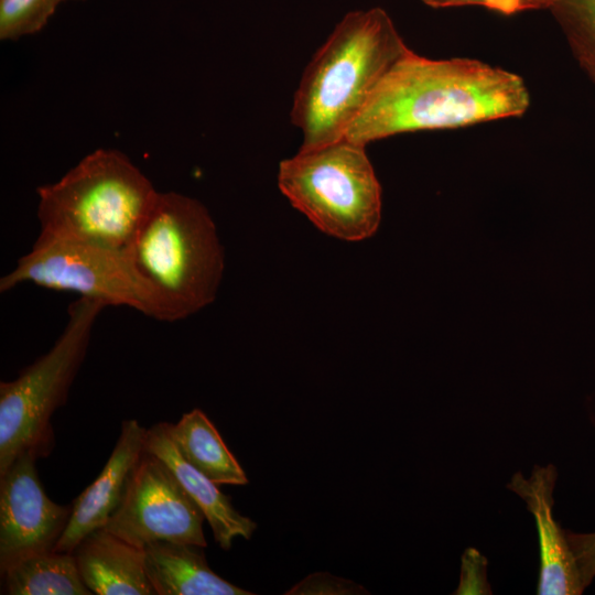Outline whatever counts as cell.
I'll return each instance as SVG.
<instances>
[{
  "mask_svg": "<svg viewBox=\"0 0 595 595\" xmlns=\"http://www.w3.org/2000/svg\"><path fill=\"white\" fill-rule=\"evenodd\" d=\"M529 102L517 74L477 60H431L409 50L378 84L345 139L367 145L403 132L518 117Z\"/></svg>",
  "mask_w": 595,
  "mask_h": 595,
  "instance_id": "obj_1",
  "label": "cell"
},
{
  "mask_svg": "<svg viewBox=\"0 0 595 595\" xmlns=\"http://www.w3.org/2000/svg\"><path fill=\"white\" fill-rule=\"evenodd\" d=\"M410 48L381 8L348 12L307 64L291 121L301 149L345 138L378 84Z\"/></svg>",
  "mask_w": 595,
  "mask_h": 595,
  "instance_id": "obj_2",
  "label": "cell"
},
{
  "mask_svg": "<svg viewBox=\"0 0 595 595\" xmlns=\"http://www.w3.org/2000/svg\"><path fill=\"white\" fill-rule=\"evenodd\" d=\"M158 193L122 152L98 149L37 188L39 236L127 250Z\"/></svg>",
  "mask_w": 595,
  "mask_h": 595,
  "instance_id": "obj_3",
  "label": "cell"
},
{
  "mask_svg": "<svg viewBox=\"0 0 595 595\" xmlns=\"http://www.w3.org/2000/svg\"><path fill=\"white\" fill-rule=\"evenodd\" d=\"M128 253L172 322L215 300L224 273V250L216 225L199 201L159 192Z\"/></svg>",
  "mask_w": 595,
  "mask_h": 595,
  "instance_id": "obj_4",
  "label": "cell"
},
{
  "mask_svg": "<svg viewBox=\"0 0 595 595\" xmlns=\"http://www.w3.org/2000/svg\"><path fill=\"white\" fill-rule=\"evenodd\" d=\"M365 148L344 138L300 148L279 165L278 186L291 205L345 241L371 237L381 219V187Z\"/></svg>",
  "mask_w": 595,
  "mask_h": 595,
  "instance_id": "obj_5",
  "label": "cell"
},
{
  "mask_svg": "<svg viewBox=\"0 0 595 595\" xmlns=\"http://www.w3.org/2000/svg\"><path fill=\"white\" fill-rule=\"evenodd\" d=\"M106 305L79 296L54 346L11 381L0 382V473L21 454L47 457L54 446L52 414L65 404L85 358L94 323Z\"/></svg>",
  "mask_w": 595,
  "mask_h": 595,
  "instance_id": "obj_6",
  "label": "cell"
},
{
  "mask_svg": "<svg viewBox=\"0 0 595 595\" xmlns=\"http://www.w3.org/2000/svg\"><path fill=\"white\" fill-rule=\"evenodd\" d=\"M32 282L78 293L106 306L125 305L159 321L171 314L152 286L137 271L127 250L37 237L32 249L0 280V291Z\"/></svg>",
  "mask_w": 595,
  "mask_h": 595,
  "instance_id": "obj_7",
  "label": "cell"
},
{
  "mask_svg": "<svg viewBox=\"0 0 595 595\" xmlns=\"http://www.w3.org/2000/svg\"><path fill=\"white\" fill-rule=\"evenodd\" d=\"M205 516L167 465L143 451L105 528L143 549L155 541L207 545Z\"/></svg>",
  "mask_w": 595,
  "mask_h": 595,
  "instance_id": "obj_8",
  "label": "cell"
},
{
  "mask_svg": "<svg viewBox=\"0 0 595 595\" xmlns=\"http://www.w3.org/2000/svg\"><path fill=\"white\" fill-rule=\"evenodd\" d=\"M35 458L21 454L0 473V571L31 554L54 551L73 504L51 500L40 482Z\"/></svg>",
  "mask_w": 595,
  "mask_h": 595,
  "instance_id": "obj_9",
  "label": "cell"
},
{
  "mask_svg": "<svg viewBox=\"0 0 595 595\" xmlns=\"http://www.w3.org/2000/svg\"><path fill=\"white\" fill-rule=\"evenodd\" d=\"M556 477L554 465H536L528 478L520 472L515 473L507 487L526 502L536 522L540 549L537 594L580 595L586 587L566 530L560 527L553 516Z\"/></svg>",
  "mask_w": 595,
  "mask_h": 595,
  "instance_id": "obj_10",
  "label": "cell"
},
{
  "mask_svg": "<svg viewBox=\"0 0 595 595\" xmlns=\"http://www.w3.org/2000/svg\"><path fill=\"white\" fill-rule=\"evenodd\" d=\"M145 432L137 420L122 422L102 470L72 502L68 523L54 551L73 552L87 534L106 526L119 507L128 479L144 451Z\"/></svg>",
  "mask_w": 595,
  "mask_h": 595,
  "instance_id": "obj_11",
  "label": "cell"
},
{
  "mask_svg": "<svg viewBox=\"0 0 595 595\" xmlns=\"http://www.w3.org/2000/svg\"><path fill=\"white\" fill-rule=\"evenodd\" d=\"M144 450L162 459L175 475L182 487L202 509L218 545L228 550L236 537L250 539L257 523L238 512L230 497L218 485L191 465L174 443L167 422L147 429Z\"/></svg>",
  "mask_w": 595,
  "mask_h": 595,
  "instance_id": "obj_12",
  "label": "cell"
},
{
  "mask_svg": "<svg viewBox=\"0 0 595 595\" xmlns=\"http://www.w3.org/2000/svg\"><path fill=\"white\" fill-rule=\"evenodd\" d=\"M79 574L96 595H156L144 569V551L105 527L74 549Z\"/></svg>",
  "mask_w": 595,
  "mask_h": 595,
  "instance_id": "obj_13",
  "label": "cell"
},
{
  "mask_svg": "<svg viewBox=\"0 0 595 595\" xmlns=\"http://www.w3.org/2000/svg\"><path fill=\"white\" fill-rule=\"evenodd\" d=\"M143 551L145 573L156 595L253 594L217 575L197 544L155 541Z\"/></svg>",
  "mask_w": 595,
  "mask_h": 595,
  "instance_id": "obj_14",
  "label": "cell"
},
{
  "mask_svg": "<svg viewBox=\"0 0 595 595\" xmlns=\"http://www.w3.org/2000/svg\"><path fill=\"white\" fill-rule=\"evenodd\" d=\"M167 428L184 458L212 482L218 486L248 484L245 470L201 409L184 413L175 424L167 422Z\"/></svg>",
  "mask_w": 595,
  "mask_h": 595,
  "instance_id": "obj_15",
  "label": "cell"
},
{
  "mask_svg": "<svg viewBox=\"0 0 595 595\" xmlns=\"http://www.w3.org/2000/svg\"><path fill=\"white\" fill-rule=\"evenodd\" d=\"M8 595H91L73 552L47 551L28 555L1 570Z\"/></svg>",
  "mask_w": 595,
  "mask_h": 595,
  "instance_id": "obj_16",
  "label": "cell"
},
{
  "mask_svg": "<svg viewBox=\"0 0 595 595\" xmlns=\"http://www.w3.org/2000/svg\"><path fill=\"white\" fill-rule=\"evenodd\" d=\"M550 10L580 66L595 83V0H559Z\"/></svg>",
  "mask_w": 595,
  "mask_h": 595,
  "instance_id": "obj_17",
  "label": "cell"
},
{
  "mask_svg": "<svg viewBox=\"0 0 595 595\" xmlns=\"http://www.w3.org/2000/svg\"><path fill=\"white\" fill-rule=\"evenodd\" d=\"M63 0H0V39L18 40L41 31Z\"/></svg>",
  "mask_w": 595,
  "mask_h": 595,
  "instance_id": "obj_18",
  "label": "cell"
},
{
  "mask_svg": "<svg viewBox=\"0 0 595 595\" xmlns=\"http://www.w3.org/2000/svg\"><path fill=\"white\" fill-rule=\"evenodd\" d=\"M487 559L477 549H465L461 559L459 584L454 594H491V587L487 580Z\"/></svg>",
  "mask_w": 595,
  "mask_h": 595,
  "instance_id": "obj_19",
  "label": "cell"
},
{
  "mask_svg": "<svg viewBox=\"0 0 595 595\" xmlns=\"http://www.w3.org/2000/svg\"><path fill=\"white\" fill-rule=\"evenodd\" d=\"M360 589L364 588L351 581L328 573H315L296 584L286 594L343 595L364 593Z\"/></svg>",
  "mask_w": 595,
  "mask_h": 595,
  "instance_id": "obj_20",
  "label": "cell"
},
{
  "mask_svg": "<svg viewBox=\"0 0 595 595\" xmlns=\"http://www.w3.org/2000/svg\"><path fill=\"white\" fill-rule=\"evenodd\" d=\"M583 584L587 587L595 577V531L575 533L566 530Z\"/></svg>",
  "mask_w": 595,
  "mask_h": 595,
  "instance_id": "obj_21",
  "label": "cell"
},
{
  "mask_svg": "<svg viewBox=\"0 0 595 595\" xmlns=\"http://www.w3.org/2000/svg\"><path fill=\"white\" fill-rule=\"evenodd\" d=\"M432 8H450L461 6H479L489 10L502 13L513 14L521 12L517 0H422Z\"/></svg>",
  "mask_w": 595,
  "mask_h": 595,
  "instance_id": "obj_22",
  "label": "cell"
},
{
  "mask_svg": "<svg viewBox=\"0 0 595 595\" xmlns=\"http://www.w3.org/2000/svg\"><path fill=\"white\" fill-rule=\"evenodd\" d=\"M521 11L551 9L559 0H517Z\"/></svg>",
  "mask_w": 595,
  "mask_h": 595,
  "instance_id": "obj_23",
  "label": "cell"
}]
</instances>
